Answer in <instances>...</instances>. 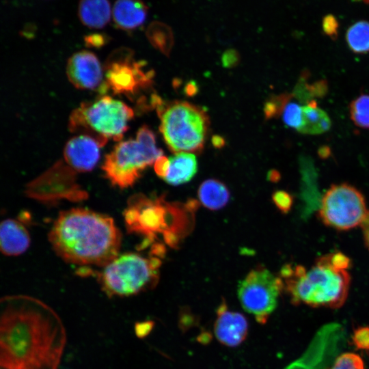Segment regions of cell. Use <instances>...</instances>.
I'll use <instances>...</instances> for the list:
<instances>
[{
  "label": "cell",
  "instance_id": "obj_1",
  "mask_svg": "<svg viewBox=\"0 0 369 369\" xmlns=\"http://www.w3.org/2000/svg\"><path fill=\"white\" fill-rule=\"evenodd\" d=\"M66 339L59 317L42 301L24 295L1 299V369H57Z\"/></svg>",
  "mask_w": 369,
  "mask_h": 369
},
{
  "label": "cell",
  "instance_id": "obj_2",
  "mask_svg": "<svg viewBox=\"0 0 369 369\" xmlns=\"http://www.w3.org/2000/svg\"><path fill=\"white\" fill-rule=\"evenodd\" d=\"M49 240L65 262L103 267L119 255L122 234L111 217L73 208L59 213Z\"/></svg>",
  "mask_w": 369,
  "mask_h": 369
},
{
  "label": "cell",
  "instance_id": "obj_3",
  "mask_svg": "<svg viewBox=\"0 0 369 369\" xmlns=\"http://www.w3.org/2000/svg\"><path fill=\"white\" fill-rule=\"evenodd\" d=\"M197 208L193 200L186 204L172 203L163 196L137 194L128 200L124 217L128 231L144 238L141 247L148 246L160 234L167 245L175 248L191 232Z\"/></svg>",
  "mask_w": 369,
  "mask_h": 369
},
{
  "label": "cell",
  "instance_id": "obj_4",
  "mask_svg": "<svg viewBox=\"0 0 369 369\" xmlns=\"http://www.w3.org/2000/svg\"><path fill=\"white\" fill-rule=\"evenodd\" d=\"M279 277L292 303L315 308L341 307L347 298L351 284L347 270L335 266L328 254L318 258L310 269L286 264Z\"/></svg>",
  "mask_w": 369,
  "mask_h": 369
},
{
  "label": "cell",
  "instance_id": "obj_5",
  "mask_svg": "<svg viewBox=\"0 0 369 369\" xmlns=\"http://www.w3.org/2000/svg\"><path fill=\"white\" fill-rule=\"evenodd\" d=\"M133 117V109L126 104L103 95L94 101L83 102L73 110L68 129L92 137L102 147L109 139L120 141Z\"/></svg>",
  "mask_w": 369,
  "mask_h": 369
},
{
  "label": "cell",
  "instance_id": "obj_6",
  "mask_svg": "<svg viewBox=\"0 0 369 369\" xmlns=\"http://www.w3.org/2000/svg\"><path fill=\"white\" fill-rule=\"evenodd\" d=\"M156 109L161 122L160 133L172 152H202L210 125L203 109L185 101L167 105L162 102Z\"/></svg>",
  "mask_w": 369,
  "mask_h": 369
},
{
  "label": "cell",
  "instance_id": "obj_7",
  "mask_svg": "<svg viewBox=\"0 0 369 369\" xmlns=\"http://www.w3.org/2000/svg\"><path fill=\"white\" fill-rule=\"evenodd\" d=\"M163 155L156 137L146 125L138 130L135 139L119 142L105 156L102 169L111 184L120 189L133 186L148 167Z\"/></svg>",
  "mask_w": 369,
  "mask_h": 369
},
{
  "label": "cell",
  "instance_id": "obj_8",
  "mask_svg": "<svg viewBox=\"0 0 369 369\" xmlns=\"http://www.w3.org/2000/svg\"><path fill=\"white\" fill-rule=\"evenodd\" d=\"M161 260L130 252L118 255L96 273L102 290L109 297L136 295L156 285Z\"/></svg>",
  "mask_w": 369,
  "mask_h": 369
},
{
  "label": "cell",
  "instance_id": "obj_9",
  "mask_svg": "<svg viewBox=\"0 0 369 369\" xmlns=\"http://www.w3.org/2000/svg\"><path fill=\"white\" fill-rule=\"evenodd\" d=\"M368 213L362 193L346 183L331 185L322 196L318 208L323 223L338 230L361 226Z\"/></svg>",
  "mask_w": 369,
  "mask_h": 369
},
{
  "label": "cell",
  "instance_id": "obj_10",
  "mask_svg": "<svg viewBox=\"0 0 369 369\" xmlns=\"http://www.w3.org/2000/svg\"><path fill=\"white\" fill-rule=\"evenodd\" d=\"M283 282L263 266L250 271L238 284L237 294L243 309L264 324L275 310Z\"/></svg>",
  "mask_w": 369,
  "mask_h": 369
},
{
  "label": "cell",
  "instance_id": "obj_11",
  "mask_svg": "<svg viewBox=\"0 0 369 369\" xmlns=\"http://www.w3.org/2000/svg\"><path fill=\"white\" fill-rule=\"evenodd\" d=\"M107 90L132 98L153 84L154 72L142 61H135L128 48H119L111 53L104 66Z\"/></svg>",
  "mask_w": 369,
  "mask_h": 369
},
{
  "label": "cell",
  "instance_id": "obj_12",
  "mask_svg": "<svg viewBox=\"0 0 369 369\" xmlns=\"http://www.w3.org/2000/svg\"><path fill=\"white\" fill-rule=\"evenodd\" d=\"M79 174L63 160L27 184L25 193L30 198L44 203L59 200L80 202L87 193L77 182Z\"/></svg>",
  "mask_w": 369,
  "mask_h": 369
},
{
  "label": "cell",
  "instance_id": "obj_13",
  "mask_svg": "<svg viewBox=\"0 0 369 369\" xmlns=\"http://www.w3.org/2000/svg\"><path fill=\"white\" fill-rule=\"evenodd\" d=\"M344 327L338 323L322 326L305 351L284 369H329L345 342Z\"/></svg>",
  "mask_w": 369,
  "mask_h": 369
},
{
  "label": "cell",
  "instance_id": "obj_14",
  "mask_svg": "<svg viewBox=\"0 0 369 369\" xmlns=\"http://www.w3.org/2000/svg\"><path fill=\"white\" fill-rule=\"evenodd\" d=\"M66 74L70 82L78 89L97 90L101 94L107 91L104 68L91 51L74 53L68 60Z\"/></svg>",
  "mask_w": 369,
  "mask_h": 369
},
{
  "label": "cell",
  "instance_id": "obj_15",
  "mask_svg": "<svg viewBox=\"0 0 369 369\" xmlns=\"http://www.w3.org/2000/svg\"><path fill=\"white\" fill-rule=\"evenodd\" d=\"M100 148L92 137L77 135L66 143L62 160L79 174L89 172L100 159Z\"/></svg>",
  "mask_w": 369,
  "mask_h": 369
},
{
  "label": "cell",
  "instance_id": "obj_16",
  "mask_svg": "<svg viewBox=\"0 0 369 369\" xmlns=\"http://www.w3.org/2000/svg\"><path fill=\"white\" fill-rule=\"evenodd\" d=\"M214 331L221 344L230 347L237 346L247 337L248 323L241 313L228 310L226 303L223 301L217 310Z\"/></svg>",
  "mask_w": 369,
  "mask_h": 369
},
{
  "label": "cell",
  "instance_id": "obj_17",
  "mask_svg": "<svg viewBox=\"0 0 369 369\" xmlns=\"http://www.w3.org/2000/svg\"><path fill=\"white\" fill-rule=\"evenodd\" d=\"M148 8L143 0H116L112 8V20L116 27L127 31L142 25Z\"/></svg>",
  "mask_w": 369,
  "mask_h": 369
},
{
  "label": "cell",
  "instance_id": "obj_18",
  "mask_svg": "<svg viewBox=\"0 0 369 369\" xmlns=\"http://www.w3.org/2000/svg\"><path fill=\"white\" fill-rule=\"evenodd\" d=\"M30 245V236L21 222L6 219L0 225V247L5 256H14L23 254Z\"/></svg>",
  "mask_w": 369,
  "mask_h": 369
},
{
  "label": "cell",
  "instance_id": "obj_19",
  "mask_svg": "<svg viewBox=\"0 0 369 369\" xmlns=\"http://www.w3.org/2000/svg\"><path fill=\"white\" fill-rule=\"evenodd\" d=\"M77 14L83 25L102 29L112 18V8L109 0H80Z\"/></svg>",
  "mask_w": 369,
  "mask_h": 369
},
{
  "label": "cell",
  "instance_id": "obj_20",
  "mask_svg": "<svg viewBox=\"0 0 369 369\" xmlns=\"http://www.w3.org/2000/svg\"><path fill=\"white\" fill-rule=\"evenodd\" d=\"M168 172L163 179L167 183L177 186L189 182L197 172V161L194 154L178 152L169 158Z\"/></svg>",
  "mask_w": 369,
  "mask_h": 369
},
{
  "label": "cell",
  "instance_id": "obj_21",
  "mask_svg": "<svg viewBox=\"0 0 369 369\" xmlns=\"http://www.w3.org/2000/svg\"><path fill=\"white\" fill-rule=\"evenodd\" d=\"M331 121L328 114L318 107L315 101H310L302 107V123L297 131L301 134L320 135L328 131Z\"/></svg>",
  "mask_w": 369,
  "mask_h": 369
},
{
  "label": "cell",
  "instance_id": "obj_22",
  "mask_svg": "<svg viewBox=\"0 0 369 369\" xmlns=\"http://www.w3.org/2000/svg\"><path fill=\"white\" fill-rule=\"evenodd\" d=\"M312 167L306 161L301 163V197L303 204V213L306 216L318 210L322 199L317 187L316 174Z\"/></svg>",
  "mask_w": 369,
  "mask_h": 369
},
{
  "label": "cell",
  "instance_id": "obj_23",
  "mask_svg": "<svg viewBox=\"0 0 369 369\" xmlns=\"http://www.w3.org/2000/svg\"><path fill=\"white\" fill-rule=\"evenodd\" d=\"M197 195L204 206L217 210L228 204L230 195L228 187L222 182L216 179H208L200 184Z\"/></svg>",
  "mask_w": 369,
  "mask_h": 369
},
{
  "label": "cell",
  "instance_id": "obj_24",
  "mask_svg": "<svg viewBox=\"0 0 369 369\" xmlns=\"http://www.w3.org/2000/svg\"><path fill=\"white\" fill-rule=\"evenodd\" d=\"M146 34L155 49L167 56L169 55L174 42V34L169 26L160 21L152 22Z\"/></svg>",
  "mask_w": 369,
  "mask_h": 369
},
{
  "label": "cell",
  "instance_id": "obj_25",
  "mask_svg": "<svg viewBox=\"0 0 369 369\" xmlns=\"http://www.w3.org/2000/svg\"><path fill=\"white\" fill-rule=\"evenodd\" d=\"M345 39L349 49L356 54L369 53V21L361 20L351 25Z\"/></svg>",
  "mask_w": 369,
  "mask_h": 369
},
{
  "label": "cell",
  "instance_id": "obj_26",
  "mask_svg": "<svg viewBox=\"0 0 369 369\" xmlns=\"http://www.w3.org/2000/svg\"><path fill=\"white\" fill-rule=\"evenodd\" d=\"M350 118L358 127L369 129V95L361 94L349 105Z\"/></svg>",
  "mask_w": 369,
  "mask_h": 369
},
{
  "label": "cell",
  "instance_id": "obj_27",
  "mask_svg": "<svg viewBox=\"0 0 369 369\" xmlns=\"http://www.w3.org/2000/svg\"><path fill=\"white\" fill-rule=\"evenodd\" d=\"M291 97L292 95L289 94H282L271 97L264 105L263 111L266 119L275 118L281 115Z\"/></svg>",
  "mask_w": 369,
  "mask_h": 369
},
{
  "label": "cell",
  "instance_id": "obj_28",
  "mask_svg": "<svg viewBox=\"0 0 369 369\" xmlns=\"http://www.w3.org/2000/svg\"><path fill=\"white\" fill-rule=\"evenodd\" d=\"M281 115L285 124L297 131L302 123V107L296 102H288Z\"/></svg>",
  "mask_w": 369,
  "mask_h": 369
},
{
  "label": "cell",
  "instance_id": "obj_29",
  "mask_svg": "<svg viewBox=\"0 0 369 369\" xmlns=\"http://www.w3.org/2000/svg\"><path fill=\"white\" fill-rule=\"evenodd\" d=\"M322 29L325 35L331 40H336L339 30V22L337 18L331 14L325 15L322 20Z\"/></svg>",
  "mask_w": 369,
  "mask_h": 369
},
{
  "label": "cell",
  "instance_id": "obj_30",
  "mask_svg": "<svg viewBox=\"0 0 369 369\" xmlns=\"http://www.w3.org/2000/svg\"><path fill=\"white\" fill-rule=\"evenodd\" d=\"M352 341L357 348L369 351V327H359L355 329Z\"/></svg>",
  "mask_w": 369,
  "mask_h": 369
},
{
  "label": "cell",
  "instance_id": "obj_31",
  "mask_svg": "<svg viewBox=\"0 0 369 369\" xmlns=\"http://www.w3.org/2000/svg\"><path fill=\"white\" fill-rule=\"evenodd\" d=\"M273 203L283 213L288 212L292 205V197L284 191H277L272 196Z\"/></svg>",
  "mask_w": 369,
  "mask_h": 369
},
{
  "label": "cell",
  "instance_id": "obj_32",
  "mask_svg": "<svg viewBox=\"0 0 369 369\" xmlns=\"http://www.w3.org/2000/svg\"><path fill=\"white\" fill-rule=\"evenodd\" d=\"M240 61L238 53L232 49H228L223 52L221 56L222 66L227 68L236 66Z\"/></svg>",
  "mask_w": 369,
  "mask_h": 369
},
{
  "label": "cell",
  "instance_id": "obj_33",
  "mask_svg": "<svg viewBox=\"0 0 369 369\" xmlns=\"http://www.w3.org/2000/svg\"><path fill=\"white\" fill-rule=\"evenodd\" d=\"M169 166V158L162 155L154 162V169L157 176L164 179L168 172Z\"/></svg>",
  "mask_w": 369,
  "mask_h": 369
},
{
  "label": "cell",
  "instance_id": "obj_34",
  "mask_svg": "<svg viewBox=\"0 0 369 369\" xmlns=\"http://www.w3.org/2000/svg\"><path fill=\"white\" fill-rule=\"evenodd\" d=\"M109 40L104 33H92L85 37L84 40L87 46L100 47Z\"/></svg>",
  "mask_w": 369,
  "mask_h": 369
},
{
  "label": "cell",
  "instance_id": "obj_35",
  "mask_svg": "<svg viewBox=\"0 0 369 369\" xmlns=\"http://www.w3.org/2000/svg\"><path fill=\"white\" fill-rule=\"evenodd\" d=\"M361 226L362 228L365 244L369 250V213Z\"/></svg>",
  "mask_w": 369,
  "mask_h": 369
},
{
  "label": "cell",
  "instance_id": "obj_36",
  "mask_svg": "<svg viewBox=\"0 0 369 369\" xmlns=\"http://www.w3.org/2000/svg\"><path fill=\"white\" fill-rule=\"evenodd\" d=\"M212 143L215 147L219 148L223 146L224 140L219 135H215L214 137H213Z\"/></svg>",
  "mask_w": 369,
  "mask_h": 369
},
{
  "label": "cell",
  "instance_id": "obj_37",
  "mask_svg": "<svg viewBox=\"0 0 369 369\" xmlns=\"http://www.w3.org/2000/svg\"><path fill=\"white\" fill-rule=\"evenodd\" d=\"M186 93L190 96L195 94L197 92V87L195 84L190 82L186 87Z\"/></svg>",
  "mask_w": 369,
  "mask_h": 369
},
{
  "label": "cell",
  "instance_id": "obj_38",
  "mask_svg": "<svg viewBox=\"0 0 369 369\" xmlns=\"http://www.w3.org/2000/svg\"><path fill=\"white\" fill-rule=\"evenodd\" d=\"M329 369H331V366L330 367V368H329Z\"/></svg>",
  "mask_w": 369,
  "mask_h": 369
}]
</instances>
